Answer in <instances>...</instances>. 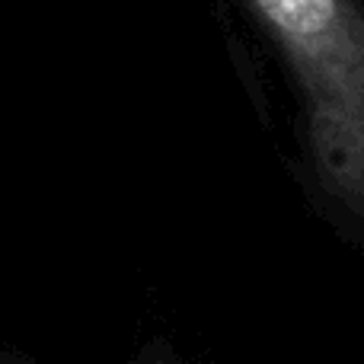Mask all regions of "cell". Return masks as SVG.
<instances>
[{
  "label": "cell",
  "instance_id": "obj_1",
  "mask_svg": "<svg viewBox=\"0 0 364 364\" xmlns=\"http://www.w3.org/2000/svg\"><path fill=\"white\" fill-rule=\"evenodd\" d=\"M307 109L323 186L364 211V16L352 0H252Z\"/></svg>",
  "mask_w": 364,
  "mask_h": 364
},
{
  "label": "cell",
  "instance_id": "obj_2",
  "mask_svg": "<svg viewBox=\"0 0 364 364\" xmlns=\"http://www.w3.org/2000/svg\"><path fill=\"white\" fill-rule=\"evenodd\" d=\"M151 364H173V361H166V358H157V361H151Z\"/></svg>",
  "mask_w": 364,
  "mask_h": 364
},
{
  "label": "cell",
  "instance_id": "obj_3",
  "mask_svg": "<svg viewBox=\"0 0 364 364\" xmlns=\"http://www.w3.org/2000/svg\"><path fill=\"white\" fill-rule=\"evenodd\" d=\"M0 364H16V361H6V358H0Z\"/></svg>",
  "mask_w": 364,
  "mask_h": 364
}]
</instances>
